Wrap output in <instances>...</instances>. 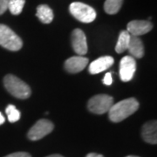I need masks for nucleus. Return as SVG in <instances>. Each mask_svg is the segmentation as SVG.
Returning a JSON list of instances; mask_svg holds the SVG:
<instances>
[{"label": "nucleus", "mask_w": 157, "mask_h": 157, "mask_svg": "<svg viewBox=\"0 0 157 157\" xmlns=\"http://www.w3.org/2000/svg\"><path fill=\"white\" fill-rule=\"evenodd\" d=\"M139 108V102L135 98H128L120 101L113 106L108 111L109 119L113 122H121L126 118L135 113Z\"/></svg>", "instance_id": "obj_1"}, {"label": "nucleus", "mask_w": 157, "mask_h": 157, "mask_svg": "<svg viewBox=\"0 0 157 157\" xmlns=\"http://www.w3.org/2000/svg\"><path fill=\"white\" fill-rule=\"evenodd\" d=\"M4 85L11 95L17 99H27L32 94L28 85L12 74H8L4 78Z\"/></svg>", "instance_id": "obj_2"}, {"label": "nucleus", "mask_w": 157, "mask_h": 157, "mask_svg": "<svg viewBox=\"0 0 157 157\" xmlns=\"http://www.w3.org/2000/svg\"><path fill=\"white\" fill-rule=\"evenodd\" d=\"M0 45L7 50L16 52L22 48L23 41L10 27L0 24Z\"/></svg>", "instance_id": "obj_3"}, {"label": "nucleus", "mask_w": 157, "mask_h": 157, "mask_svg": "<svg viewBox=\"0 0 157 157\" xmlns=\"http://www.w3.org/2000/svg\"><path fill=\"white\" fill-rule=\"evenodd\" d=\"M69 11L77 20L82 23H91L96 18L95 10L80 2L72 3L69 6Z\"/></svg>", "instance_id": "obj_4"}, {"label": "nucleus", "mask_w": 157, "mask_h": 157, "mask_svg": "<svg viewBox=\"0 0 157 157\" xmlns=\"http://www.w3.org/2000/svg\"><path fill=\"white\" fill-rule=\"evenodd\" d=\"M113 104L112 96L107 94H98L92 97L88 101L87 107L91 113L103 114L109 111Z\"/></svg>", "instance_id": "obj_5"}, {"label": "nucleus", "mask_w": 157, "mask_h": 157, "mask_svg": "<svg viewBox=\"0 0 157 157\" xmlns=\"http://www.w3.org/2000/svg\"><path fill=\"white\" fill-rule=\"evenodd\" d=\"M53 128L54 125L52 121L46 119H41L31 128L27 134V137L31 140H39L49 135Z\"/></svg>", "instance_id": "obj_6"}, {"label": "nucleus", "mask_w": 157, "mask_h": 157, "mask_svg": "<svg viewBox=\"0 0 157 157\" xmlns=\"http://www.w3.org/2000/svg\"><path fill=\"white\" fill-rule=\"evenodd\" d=\"M136 70V61L132 56H125L120 63V77L124 82L130 81Z\"/></svg>", "instance_id": "obj_7"}, {"label": "nucleus", "mask_w": 157, "mask_h": 157, "mask_svg": "<svg viewBox=\"0 0 157 157\" xmlns=\"http://www.w3.org/2000/svg\"><path fill=\"white\" fill-rule=\"evenodd\" d=\"M72 45L74 52L78 55H85L87 52L86 38L84 32L80 29L73 30L71 35Z\"/></svg>", "instance_id": "obj_8"}, {"label": "nucleus", "mask_w": 157, "mask_h": 157, "mask_svg": "<svg viewBox=\"0 0 157 157\" xmlns=\"http://www.w3.org/2000/svg\"><path fill=\"white\" fill-rule=\"evenodd\" d=\"M153 29V24L147 20H133L128 24V32L132 36H140L149 33Z\"/></svg>", "instance_id": "obj_9"}, {"label": "nucleus", "mask_w": 157, "mask_h": 157, "mask_svg": "<svg viewBox=\"0 0 157 157\" xmlns=\"http://www.w3.org/2000/svg\"><path fill=\"white\" fill-rule=\"evenodd\" d=\"M88 59L82 56L71 57L65 62L64 67L70 73H77L81 72L88 64Z\"/></svg>", "instance_id": "obj_10"}, {"label": "nucleus", "mask_w": 157, "mask_h": 157, "mask_svg": "<svg viewBox=\"0 0 157 157\" xmlns=\"http://www.w3.org/2000/svg\"><path fill=\"white\" fill-rule=\"evenodd\" d=\"M141 136L143 140L149 144L157 143V123L156 121H151L143 125L141 128Z\"/></svg>", "instance_id": "obj_11"}, {"label": "nucleus", "mask_w": 157, "mask_h": 157, "mask_svg": "<svg viewBox=\"0 0 157 157\" xmlns=\"http://www.w3.org/2000/svg\"><path fill=\"white\" fill-rule=\"evenodd\" d=\"M113 59L111 56L101 57L93 61L89 66V73L91 74H97L107 70L113 64Z\"/></svg>", "instance_id": "obj_12"}, {"label": "nucleus", "mask_w": 157, "mask_h": 157, "mask_svg": "<svg viewBox=\"0 0 157 157\" xmlns=\"http://www.w3.org/2000/svg\"><path fill=\"white\" fill-rule=\"evenodd\" d=\"M128 50L131 55L137 59H140L144 56V45L139 37L131 35Z\"/></svg>", "instance_id": "obj_13"}, {"label": "nucleus", "mask_w": 157, "mask_h": 157, "mask_svg": "<svg viewBox=\"0 0 157 157\" xmlns=\"http://www.w3.org/2000/svg\"><path fill=\"white\" fill-rule=\"evenodd\" d=\"M36 16L43 24H50L53 19V11L46 5H40L37 7Z\"/></svg>", "instance_id": "obj_14"}, {"label": "nucleus", "mask_w": 157, "mask_h": 157, "mask_svg": "<svg viewBox=\"0 0 157 157\" xmlns=\"http://www.w3.org/2000/svg\"><path fill=\"white\" fill-rule=\"evenodd\" d=\"M131 35L128 31H122L118 39L117 44L115 46V51L118 53H121L128 49Z\"/></svg>", "instance_id": "obj_15"}, {"label": "nucleus", "mask_w": 157, "mask_h": 157, "mask_svg": "<svg viewBox=\"0 0 157 157\" xmlns=\"http://www.w3.org/2000/svg\"><path fill=\"white\" fill-rule=\"evenodd\" d=\"M123 0H106L104 4V10L107 14L113 15L121 10Z\"/></svg>", "instance_id": "obj_16"}, {"label": "nucleus", "mask_w": 157, "mask_h": 157, "mask_svg": "<svg viewBox=\"0 0 157 157\" xmlns=\"http://www.w3.org/2000/svg\"><path fill=\"white\" fill-rule=\"evenodd\" d=\"M25 4V0H9L8 9L10 10L11 14L18 15L22 12Z\"/></svg>", "instance_id": "obj_17"}, {"label": "nucleus", "mask_w": 157, "mask_h": 157, "mask_svg": "<svg viewBox=\"0 0 157 157\" xmlns=\"http://www.w3.org/2000/svg\"><path fill=\"white\" fill-rule=\"evenodd\" d=\"M6 113L10 122H16L20 119V112L13 105H9L6 107Z\"/></svg>", "instance_id": "obj_18"}, {"label": "nucleus", "mask_w": 157, "mask_h": 157, "mask_svg": "<svg viewBox=\"0 0 157 157\" xmlns=\"http://www.w3.org/2000/svg\"><path fill=\"white\" fill-rule=\"evenodd\" d=\"M8 4L9 0H0V15L5 13L8 9Z\"/></svg>", "instance_id": "obj_19"}, {"label": "nucleus", "mask_w": 157, "mask_h": 157, "mask_svg": "<svg viewBox=\"0 0 157 157\" xmlns=\"http://www.w3.org/2000/svg\"><path fill=\"white\" fill-rule=\"evenodd\" d=\"M5 157H32L29 153L26 152H16V153H12Z\"/></svg>", "instance_id": "obj_20"}, {"label": "nucleus", "mask_w": 157, "mask_h": 157, "mask_svg": "<svg viewBox=\"0 0 157 157\" xmlns=\"http://www.w3.org/2000/svg\"><path fill=\"white\" fill-rule=\"evenodd\" d=\"M103 82H104V84L107 85V86H110V85H112L113 83V78H112V74L110 73H107L106 75H105V77L103 78Z\"/></svg>", "instance_id": "obj_21"}, {"label": "nucleus", "mask_w": 157, "mask_h": 157, "mask_svg": "<svg viewBox=\"0 0 157 157\" xmlns=\"http://www.w3.org/2000/svg\"><path fill=\"white\" fill-rule=\"evenodd\" d=\"M86 157H104L102 155L96 154V153H89Z\"/></svg>", "instance_id": "obj_22"}, {"label": "nucleus", "mask_w": 157, "mask_h": 157, "mask_svg": "<svg viewBox=\"0 0 157 157\" xmlns=\"http://www.w3.org/2000/svg\"><path fill=\"white\" fill-rule=\"evenodd\" d=\"M5 121H6V119L4 117V115L0 113V125H2Z\"/></svg>", "instance_id": "obj_23"}, {"label": "nucleus", "mask_w": 157, "mask_h": 157, "mask_svg": "<svg viewBox=\"0 0 157 157\" xmlns=\"http://www.w3.org/2000/svg\"><path fill=\"white\" fill-rule=\"evenodd\" d=\"M46 157H64L60 155H58V154H54V155H48Z\"/></svg>", "instance_id": "obj_24"}, {"label": "nucleus", "mask_w": 157, "mask_h": 157, "mask_svg": "<svg viewBox=\"0 0 157 157\" xmlns=\"http://www.w3.org/2000/svg\"><path fill=\"white\" fill-rule=\"evenodd\" d=\"M126 157H139V156H136V155H128V156H126Z\"/></svg>", "instance_id": "obj_25"}]
</instances>
